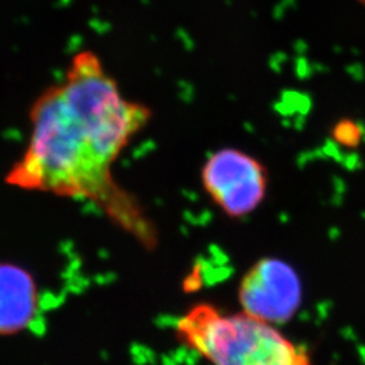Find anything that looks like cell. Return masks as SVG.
Wrapping results in <instances>:
<instances>
[{
	"mask_svg": "<svg viewBox=\"0 0 365 365\" xmlns=\"http://www.w3.org/2000/svg\"><path fill=\"white\" fill-rule=\"evenodd\" d=\"M38 284L25 267L0 261V336H15L31 327L39 313Z\"/></svg>",
	"mask_w": 365,
	"mask_h": 365,
	"instance_id": "5b68a950",
	"label": "cell"
},
{
	"mask_svg": "<svg viewBox=\"0 0 365 365\" xmlns=\"http://www.w3.org/2000/svg\"><path fill=\"white\" fill-rule=\"evenodd\" d=\"M176 330L211 365H313L303 348L244 312L226 315L211 304H197Z\"/></svg>",
	"mask_w": 365,
	"mask_h": 365,
	"instance_id": "7a4b0ae2",
	"label": "cell"
},
{
	"mask_svg": "<svg viewBox=\"0 0 365 365\" xmlns=\"http://www.w3.org/2000/svg\"><path fill=\"white\" fill-rule=\"evenodd\" d=\"M202 182L211 200L230 218H242L264 200L268 172L257 158L226 148L207 158L202 168Z\"/></svg>",
	"mask_w": 365,
	"mask_h": 365,
	"instance_id": "3957f363",
	"label": "cell"
},
{
	"mask_svg": "<svg viewBox=\"0 0 365 365\" xmlns=\"http://www.w3.org/2000/svg\"><path fill=\"white\" fill-rule=\"evenodd\" d=\"M242 312L267 324H286L299 309L302 283L284 261L267 257L250 267L238 288Z\"/></svg>",
	"mask_w": 365,
	"mask_h": 365,
	"instance_id": "277c9868",
	"label": "cell"
},
{
	"mask_svg": "<svg viewBox=\"0 0 365 365\" xmlns=\"http://www.w3.org/2000/svg\"><path fill=\"white\" fill-rule=\"evenodd\" d=\"M359 1H360V3H363V4H365V0H359Z\"/></svg>",
	"mask_w": 365,
	"mask_h": 365,
	"instance_id": "8992f818",
	"label": "cell"
},
{
	"mask_svg": "<svg viewBox=\"0 0 365 365\" xmlns=\"http://www.w3.org/2000/svg\"><path fill=\"white\" fill-rule=\"evenodd\" d=\"M150 117L146 106L122 93L95 53H76L63 80L31 106L26 149L4 180L25 191L88 200L152 244L150 223L113 175L120 153Z\"/></svg>",
	"mask_w": 365,
	"mask_h": 365,
	"instance_id": "6da1fadb",
	"label": "cell"
}]
</instances>
